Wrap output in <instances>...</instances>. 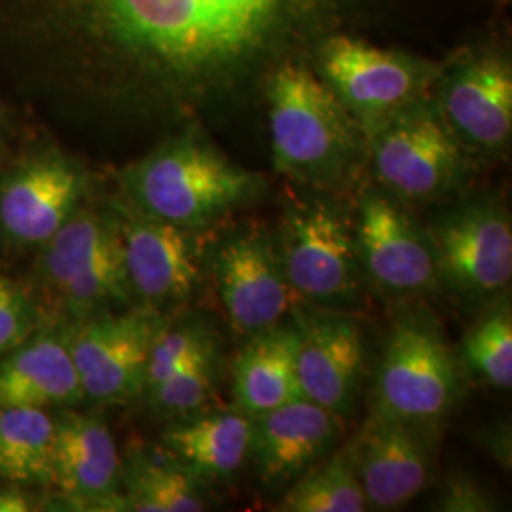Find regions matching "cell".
<instances>
[{
    "instance_id": "obj_25",
    "label": "cell",
    "mask_w": 512,
    "mask_h": 512,
    "mask_svg": "<svg viewBox=\"0 0 512 512\" xmlns=\"http://www.w3.org/2000/svg\"><path fill=\"white\" fill-rule=\"evenodd\" d=\"M368 509L361 482L348 456L332 450L302 476H298L279 501L281 512H365Z\"/></svg>"
},
{
    "instance_id": "obj_9",
    "label": "cell",
    "mask_w": 512,
    "mask_h": 512,
    "mask_svg": "<svg viewBox=\"0 0 512 512\" xmlns=\"http://www.w3.org/2000/svg\"><path fill=\"white\" fill-rule=\"evenodd\" d=\"M40 247L42 279L76 319L131 300L116 211L105 215L80 205Z\"/></svg>"
},
{
    "instance_id": "obj_12",
    "label": "cell",
    "mask_w": 512,
    "mask_h": 512,
    "mask_svg": "<svg viewBox=\"0 0 512 512\" xmlns=\"http://www.w3.org/2000/svg\"><path fill=\"white\" fill-rule=\"evenodd\" d=\"M209 266L222 310L239 336L251 338L279 325L293 311V289L285 277L274 236L262 226H243L224 236Z\"/></svg>"
},
{
    "instance_id": "obj_5",
    "label": "cell",
    "mask_w": 512,
    "mask_h": 512,
    "mask_svg": "<svg viewBox=\"0 0 512 512\" xmlns=\"http://www.w3.org/2000/svg\"><path fill=\"white\" fill-rule=\"evenodd\" d=\"M275 241L296 298L321 310H359L365 275L355 220L340 196L313 190L291 194Z\"/></svg>"
},
{
    "instance_id": "obj_4",
    "label": "cell",
    "mask_w": 512,
    "mask_h": 512,
    "mask_svg": "<svg viewBox=\"0 0 512 512\" xmlns=\"http://www.w3.org/2000/svg\"><path fill=\"white\" fill-rule=\"evenodd\" d=\"M476 165L431 92L393 114L368 137V177L406 205L463 198Z\"/></svg>"
},
{
    "instance_id": "obj_24",
    "label": "cell",
    "mask_w": 512,
    "mask_h": 512,
    "mask_svg": "<svg viewBox=\"0 0 512 512\" xmlns=\"http://www.w3.org/2000/svg\"><path fill=\"white\" fill-rule=\"evenodd\" d=\"M126 484V511H205L202 480L186 471L177 459L137 454L122 469Z\"/></svg>"
},
{
    "instance_id": "obj_2",
    "label": "cell",
    "mask_w": 512,
    "mask_h": 512,
    "mask_svg": "<svg viewBox=\"0 0 512 512\" xmlns=\"http://www.w3.org/2000/svg\"><path fill=\"white\" fill-rule=\"evenodd\" d=\"M274 169L302 190L342 196L368 179V137L308 61L264 80Z\"/></svg>"
},
{
    "instance_id": "obj_10",
    "label": "cell",
    "mask_w": 512,
    "mask_h": 512,
    "mask_svg": "<svg viewBox=\"0 0 512 512\" xmlns=\"http://www.w3.org/2000/svg\"><path fill=\"white\" fill-rule=\"evenodd\" d=\"M437 258L439 285L452 293L486 300L512 279V222L492 196L454 203L425 226Z\"/></svg>"
},
{
    "instance_id": "obj_26",
    "label": "cell",
    "mask_w": 512,
    "mask_h": 512,
    "mask_svg": "<svg viewBox=\"0 0 512 512\" xmlns=\"http://www.w3.org/2000/svg\"><path fill=\"white\" fill-rule=\"evenodd\" d=\"M459 365L476 380L497 389L512 384V317L509 304L486 313L467 332Z\"/></svg>"
},
{
    "instance_id": "obj_8",
    "label": "cell",
    "mask_w": 512,
    "mask_h": 512,
    "mask_svg": "<svg viewBox=\"0 0 512 512\" xmlns=\"http://www.w3.org/2000/svg\"><path fill=\"white\" fill-rule=\"evenodd\" d=\"M431 95L476 162L509 154L512 57L505 38H480L456 48L440 61Z\"/></svg>"
},
{
    "instance_id": "obj_16",
    "label": "cell",
    "mask_w": 512,
    "mask_h": 512,
    "mask_svg": "<svg viewBox=\"0 0 512 512\" xmlns=\"http://www.w3.org/2000/svg\"><path fill=\"white\" fill-rule=\"evenodd\" d=\"M116 215L131 294L152 310L188 300L203 277L196 230L154 219L126 202Z\"/></svg>"
},
{
    "instance_id": "obj_13",
    "label": "cell",
    "mask_w": 512,
    "mask_h": 512,
    "mask_svg": "<svg viewBox=\"0 0 512 512\" xmlns=\"http://www.w3.org/2000/svg\"><path fill=\"white\" fill-rule=\"evenodd\" d=\"M164 327L152 308L101 311L82 319L69 342L84 397L116 404L145 391L150 348Z\"/></svg>"
},
{
    "instance_id": "obj_33",
    "label": "cell",
    "mask_w": 512,
    "mask_h": 512,
    "mask_svg": "<svg viewBox=\"0 0 512 512\" xmlns=\"http://www.w3.org/2000/svg\"><path fill=\"white\" fill-rule=\"evenodd\" d=\"M499 2H501V4H509V0H499Z\"/></svg>"
},
{
    "instance_id": "obj_27",
    "label": "cell",
    "mask_w": 512,
    "mask_h": 512,
    "mask_svg": "<svg viewBox=\"0 0 512 512\" xmlns=\"http://www.w3.org/2000/svg\"><path fill=\"white\" fill-rule=\"evenodd\" d=\"M217 374V349L209 342L186 363L173 370L164 382L148 389V399L158 412L188 416L200 410L213 393Z\"/></svg>"
},
{
    "instance_id": "obj_21",
    "label": "cell",
    "mask_w": 512,
    "mask_h": 512,
    "mask_svg": "<svg viewBox=\"0 0 512 512\" xmlns=\"http://www.w3.org/2000/svg\"><path fill=\"white\" fill-rule=\"evenodd\" d=\"M298 329L275 325L247 338L234 365V395L249 416L304 399L298 384Z\"/></svg>"
},
{
    "instance_id": "obj_29",
    "label": "cell",
    "mask_w": 512,
    "mask_h": 512,
    "mask_svg": "<svg viewBox=\"0 0 512 512\" xmlns=\"http://www.w3.org/2000/svg\"><path fill=\"white\" fill-rule=\"evenodd\" d=\"M38 325V308L33 298L0 272V355L18 348Z\"/></svg>"
},
{
    "instance_id": "obj_18",
    "label": "cell",
    "mask_w": 512,
    "mask_h": 512,
    "mask_svg": "<svg viewBox=\"0 0 512 512\" xmlns=\"http://www.w3.org/2000/svg\"><path fill=\"white\" fill-rule=\"evenodd\" d=\"M342 418L308 399L253 416L249 456L270 486L291 484L327 458L342 437Z\"/></svg>"
},
{
    "instance_id": "obj_20",
    "label": "cell",
    "mask_w": 512,
    "mask_h": 512,
    "mask_svg": "<svg viewBox=\"0 0 512 512\" xmlns=\"http://www.w3.org/2000/svg\"><path fill=\"white\" fill-rule=\"evenodd\" d=\"M84 397L67 336H29L0 363V408L69 406Z\"/></svg>"
},
{
    "instance_id": "obj_23",
    "label": "cell",
    "mask_w": 512,
    "mask_h": 512,
    "mask_svg": "<svg viewBox=\"0 0 512 512\" xmlns=\"http://www.w3.org/2000/svg\"><path fill=\"white\" fill-rule=\"evenodd\" d=\"M54 433L44 408H0V476L14 484L52 482Z\"/></svg>"
},
{
    "instance_id": "obj_7",
    "label": "cell",
    "mask_w": 512,
    "mask_h": 512,
    "mask_svg": "<svg viewBox=\"0 0 512 512\" xmlns=\"http://www.w3.org/2000/svg\"><path fill=\"white\" fill-rule=\"evenodd\" d=\"M461 365L439 323L404 313L387 336L374 380V412L393 420L435 425L461 397Z\"/></svg>"
},
{
    "instance_id": "obj_31",
    "label": "cell",
    "mask_w": 512,
    "mask_h": 512,
    "mask_svg": "<svg viewBox=\"0 0 512 512\" xmlns=\"http://www.w3.org/2000/svg\"><path fill=\"white\" fill-rule=\"evenodd\" d=\"M29 511H33V503L21 490H18V488L0 490V512Z\"/></svg>"
},
{
    "instance_id": "obj_6",
    "label": "cell",
    "mask_w": 512,
    "mask_h": 512,
    "mask_svg": "<svg viewBox=\"0 0 512 512\" xmlns=\"http://www.w3.org/2000/svg\"><path fill=\"white\" fill-rule=\"evenodd\" d=\"M310 65L365 129L366 137L431 92L440 69V61L384 48L355 33L325 38Z\"/></svg>"
},
{
    "instance_id": "obj_14",
    "label": "cell",
    "mask_w": 512,
    "mask_h": 512,
    "mask_svg": "<svg viewBox=\"0 0 512 512\" xmlns=\"http://www.w3.org/2000/svg\"><path fill=\"white\" fill-rule=\"evenodd\" d=\"M88 190L84 167L57 147L23 156L0 179V230L18 245H44Z\"/></svg>"
},
{
    "instance_id": "obj_17",
    "label": "cell",
    "mask_w": 512,
    "mask_h": 512,
    "mask_svg": "<svg viewBox=\"0 0 512 512\" xmlns=\"http://www.w3.org/2000/svg\"><path fill=\"white\" fill-rule=\"evenodd\" d=\"M368 509L393 511L410 503L433 478L429 427L393 420L372 410L344 448Z\"/></svg>"
},
{
    "instance_id": "obj_32",
    "label": "cell",
    "mask_w": 512,
    "mask_h": 512,
    "mask_svg": "<svg viewBox=\"0 0 512 512\" xmlns=\"http://www.w3.org/2000/svg\"><path fill=\"white\" fill-rule=\"evenodd\" d=\"M2 129H4V116H2V110H0V135H2Z\"/></svg>"
},
{
    "instance_id": "obj_15",
    "label": "cell",
    "mask_w": 512,
    "mask_h": 512,
    "mask_svg": "<svg viewBox=\"0 0 512 512\" xmlns=\"http://www.w3.org/2000/svg\"><path fill=\"white\" fill-rule=\"evenodd\" d=\"M302 397L342 420L355 410L365 378V336L353 313L293 308Z\"/></svg>"
},
{
    "instance_id": "obj_1",
    "label": "cell",
    "mask_w": 512,
    "mask_h": 512,
    "mask_svg": "<svg viewBox=\"0 0 512 512\" xmlns=\"http://www.w3.org/2000/svg\"><path fill=\"white\" fill-rule=\"evenodd\" d=\"M395 0H0V46L118 116L198 122Z\"/></svg>"
},
{
    "instance_id": "obj_3",
    "label": "cell",
    "mask_w": 512,
    "mask_h": 512,
    "mask_svg": "<svg viewBox=\"0 0 512 512\" xmlns=\"http://www.w3.org/2000/svg\"><path fill=\"white\" fill-rule=\"evenodd\" d=\"M122 202L190 230H203L255 202L266 177L230 160L196 124H184L118 173Z\"/></svg>"
},
{
    "instance_id": "obj_30",
    "label": "cell",
    "mask_w": 512,
    "mask_h": 512,
    "mask_svg": "<svg viewBox=\"0 0 512 512\" xmlns=\"http://www.w3.org/2000/svg\"><path fill=\"white\" fill-rule=\"evenodd\" d=\"M437 509L446 512L495 511L494 497L467 475H454L442 488Z\"/></svg>"
},
{
    "instance_id": "obj_11",
    "label": "cell",
    "mask_w": 512,
    "mask_h": 512,
    "mask_svg": "<svg viewBox=\"0 0 512 512\" xmlns=\"http://www.w3.org/2000/svg\"><path fill=\"white\" fill-rule=\"evenodd\" d=\"M355 202V241L365 281L395 298L433 291L439 285L433 243L410 205L374 183L361 184Z\"/></svg>"
},
{
    "instance_id": "obj_19",
    "label": "cell",
    "mask_w": 512,
    "mask_h": 512,
    "mask_svg": "<svg viewBox=\"0 0 512 512\" xmlns=\"http://www.w3.org/2000/svg\"><path fill=\"white\" fill-rule=\"evenodd\" d=\"M122 465L109 427L90 416L69 414L55 421L52 484L78 505H107L126 511L118 494Z\"/></svg>"
},
{
    "instance_id": "obj_28",
    "label": "cell",
    "mask_w": 512,
    "mask_h": 512,
    "mask_svg": "<svg viewBox=\"0 0 512 512\" xmlns=\"http://www.w3.org/2000/svg\"><path fill=\"white\" fill-rule=\"evenodd\" d=\"M209 342H213V336L205 330L202 323L188 321L175 327L165 325L150 348L145 391L164 382L173 370H177Z\"/></svg>"
},
{
    "instance_id": "obj_22",
    "label": "cell",
    "mask_w": 512,
    "mask_h": 512,
    "mask_svg": "<svg viewBox=\"0 0 512 512\" xmlns=\"http://www.w3.org/2000/svg\"><path fill=\"white\" fill-rule=\"evenodd\" d=\"M253 416L222 410L173 425L164 435L167 454L200 480L238 473L249 456Z\"/></svg>"
}]
</instances>
